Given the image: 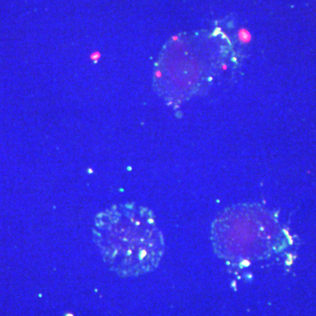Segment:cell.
Instances as JSON below:
<instances>
[{"mask_svg":"<svg viewBox=\"0 0 316 316\" xmlns=\"http://www.w3.org/2000/svg\"><path fill=\"white\" fill-rule=\"evenodd\" d=\"M93 235L104 261L121 276L151 271L164 254L163 235L153 213L135 204L115 206L99 213Z\"/></svg>","mask_w":316,"mask_h":316,"instance_id":"obj_1","label":"cell"},{"mask_svg":"<svg viewBox=\"0 0 316 316\" xmlns=\"http://www.w3.org/2000/svg\"><path fill=\"white\" fill-rule=\"evenodd\" d=\"M238 40L240 41L241 43L248 44L250 42L251 35L245 29H241L238 32Z\"/></svg>","mask_w":316,"mask_h":316,"instance_id":"obj_2","label":"cell"}]
</instances>
